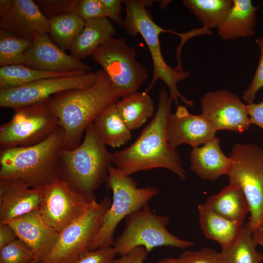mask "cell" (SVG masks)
Instances as JSON below:
<instances>
[{
	"instance_id": "obj_1",
	"label": "cell",
	"mask_w": 263,
	"mask_h": 263,
	"mask_svg": "<svg viewBox=\"0 0 263 263\" xmlns=\"http://www.w3.org/2000/svg\"><path fill=\"white\" fill-rule=\"evenodd\" d=\"M172 100L164 89L158 95L156 111L149 124L129 147L112 153V165L130 175L141 171L164 168L184 180L186 173L181 158L168 141L166 125Z\"/></svg>"
},
{
	"instance_id": "obj_2",
	"label": "cell",
	"mask_w": 263,
	"mask_h": 263,
	"mask_svg": "<svg viewBox=\"0 0 263 263\" xmlns=\"http://www.w3.org/2000/svg\"><path fill=\"white\" fill-rule=\"evenodd\" d=\"M122 98L106 73L100 70L95 83L82 89L64 91L49 99L64 135V148L73 150L81 143L83 133L107 107Z\"/></svg>"
},
{
	"instance_id": "obj_3",
	"label": "cell",
	"mask_w": 263,
	"mask_h": 263,
	"mask_svg": "<svg viewBox=\"0 0 263 263\" xmlns=\"http://www.w3.org/2000/svg\"><path fill=\"white\" fill-rule=\"evenodd\" d=\"M63 135L59 127L38 144L0 150V181H16L30 188L52 183L58 177Z\"/></svg>"
},
{
	"instance_id": "obj_4",
	"label": "cell",
	"mask_w": 263,
	"mask_h": 263,
	"mask_svg": "<svg viewBox=\"0 0 263 263\" xmlns=\"http://www.w3.org/2000/svg\"><path fill=\"white\" fill-rule=\"evenodd\" d=\"M85 132L84 139L77 147L63 150L58 178L74 190L92 197L107 181L112 153L107 150L93 123Z\"/></svg>"
},
{
	"instance_id": "obj_5",
	"label": "cell",
	"mask_w": 263,
	"mask_h": 263,
	"mask_svg": "<svg viewBox=\"0 0 263 263\" xmlns=\"http://www.w3.org/2000/svg\"><path fill=\"white\" fill-rule=\"evenodd\" d=\"M126 7V15L121 25L126 34L132 37L140 35L145 41L150 51L153 63L151 81L146 89H152L158 80L163 81L168 87L169 96L176 105L181 100L186 105L193 107L194 102L187 99L179 92L177 84L190 76L188 71H178L170 67L165 61L161 50L159 35L162 33H171V30L164 29L152 19L147 9L152 1L144 0H123Z\"/></svg>"
},
{
	"instance_id": "obj_6",
	"label": "cell",
	"mask_w": 263,
	"mask_h": 263,
	"mask_svg": "<svg viewBox=\"0 0 263 263\" xmlns=\"http://www.w3.org/2000/svg\"><path fill=\"white\" fill-rule=\"evenodd\" d=\"M106 183L113 192V201L90 251L113 246L114 234L120 222L159 194L155 187H137V183L130 175L124 174L113 165L109 168Z\"/></svg>"
},
{
	"instance_id": "obj_7",
	"label": "cell",
	"mask_w": 263,
	"mask_h": 263,
	"mask_svg": "<svg viewBox=\"0 0 263 263\" xmlns=\"http://www.w3.org/2000/svg\"><path fill=\"white\" fill-rule=\"evenodd\" d=\"M169 222L168 216L154 213L148 204L125 218L124 230L113 246L117 255L122 256L139 246L149 253L159 246L184 249L194 245L193 242L180 239L169 232Z\"/></svg>"
},
{
	"instance_id": "obj_8",
	"label": "cell",
	"mask_w": 263,
	"mask_h": 263,
	"mask_svg": "<svg viewBox=\"0 0 263 263\" xmlns=\"http://www.w3.org/2000/svg\"><path fill=\"white\" fill-rule=\"evenodd\" d=\"M111 204L107 196L93 202L80 217L59 232L54 245L39 263H76L90 251Z\"/></svg>"
},
{
	"instance_id": "obj_9",
	"label": "cell",
	"mask_w": 263,
	"mask_h": 263,
	"mask_svg": "<svg viewBox=\"0 0 263 263\" xmlns=\"http://www.w3.org/2000/svg\"><path fill=\"white\" fill-rule=\"evenodd\" d=\"M229 157L232 160L229 181L237 184L246 198L250 217L246 224L254 232L263 225V149L237 143Z\"/></svg>"
},
{
	"instance_id": "obj_10",
	"label": "cell",
	"mask_w": 263,
	"mask_h": 263,
	"mask_svg": "<svg viewBox=\"0 0 263 263\" xmlns=\"http://www.w3.org/2000/svg\"><path fill=\"white\" fill-rule=\"evenodd\" d=\"M49 99L13 109L12 119L0 128V150L38 144L59 127Z\"/></svg>"
},
{
	"instance_id": "obj_11",
	"label": "cell",
	"mask_w": 263,
	"mask_h": 263,
	"mask_svg": "<svg viewBox=\"0 0 263 263\" xmlns=\"http://www.w3.org/2000/svg\"><path fill=\"white\" fill-rule=\"evenodd\" d=\"M134 48L124 38H113L92 55L120 93L122 98L137 92L147 79L146 68L136 58Z\"/></svg>"
},
{
	"instance_id": "obj_12",
	"label": "cell",
	"mask_w": 263,
	"mask_h": 263,
	"mask_svg": "<svg viewBox=\"0 0 263 263\" xmlns=\"http://www.w3.org/2000/svg\"><path fill=\"white\" fill-rule=\"evenodd\" d=\"M73 189L58 177L43 188L38 212L44 222L60 232L80 217L96 200Z\"/></svg>"
},
{
	"instance_id": "obj_13",
	"label": "cell",
	"mask_w": 263,
	"mask_h": 263,
	"mask_svg": "<svg viewBox=\"0 0 263 263\" xmlns=\"http://www.w3.org/2000/svg\"><path fill=\"white\" fill-rule=\"evenodd\" d=\"M99 70L68 76L45 78L22 86L0 90V106L13 109L48 99L58 93L92 86Z\"/></svg>"
},
{
	"instance_id": "obj_14",
	"label": "cell",
	"mask_w": 263,
	"mask_h": 263,
	"mask_svg": "<svg viewBox=\"0 0 263 263\" xmlns=\"http://www.w3.org/2000/svg\"><path fill=\"white\" fill-rule=\"evenodd\" d=\"M200 105L202 114L217 131L226 130L241 133L249 129L246 104L228 90L207 93L201 98Z\"/></svg>"
},
{
	"instance_id": "obj_15",
	"label": "cell",
	"mask_w": 263,
	"mask_h": 263,
	"mask_svg": "<svg viewBox=\"0 0 263 263\" xmlns=\"http://www.w3.org/2000/svg\"><path fill=\"white\" fill-rule=\"evenodd\" d=\"M0 29L33 42L49 32V20L32 0H0Z\"/></svg>"
},
{
	"instance_id": "obj_16",
	"label": "cell",
	"mask_w": 263,
	"mask_h": 263,
	"mask_svg": "<svg viewBox=\"0 0 263 263\" xmlns=\"http://www.w3.org/2000/svg\"><path fill=\"white\" fill-rule=\"evenodd\" d=\"M217 130L201 113H190L183 105H178L175 113L167 119L166 134L169 145L174 148L187 144L199 147L215 137Z\"/></svg>"
},
{
	"instance_id": "obj_17",
	"label": "cell",
	"mask_w": 263,
	"mask_h": 263,
	"mask_svg": "<svg viewBox=\"0 0 263 263\" xmlns=\"http://www.w3.org/2000/svg\"><path fill=\"white\" fill-rule=\"evenodd\" d=\"M24 65L51 72L91 71V68L65 53L52 40L48 34H43L33 42L24 54Z\"/></svg>"
},
{
	"instance_id": "obj_18",
	"label": "cell",
	"mask_w": 263,
	"mask_h": 263,
	"mask_svg": "<svg viewBox=\"0 0 263 263\" xmlns=\"http://www.w3.org/2000/svg\"><path fill=\"white\" fill-rule=\"evenodd\" d=\"M43 187L30 188L16 181H0V222L39 210Z\"/></svg>"
},
{
	"instance_id": "obj_19",
	"label": "cell",
	"mask_w": 263,
	"mask_h": 263,
	"mask_svg": "<svg viewBox=\"0 0 263 263\" xmlns=\"http://www.w3.org/2000/svg\"><path fill=\"white\" fill-rule=\"evenodd\" d=\"M7 223L18 238L30 248L35 259L39 261L51 250L59 234L44 222L38 210L13 219Z\"/></svg>"
},
{
	"instance_id": "obj_20",
	"label": "cell",
	"mask_w": 263,
	"mask_h": 263,
	"mask_svg": "<svg viewBox=\"0 0 263 263\" xmlns=\"http://www.w3.org/2000/svg\"><path fill=\"white\" fill-rule=\"evenodd\" d=\"M190 169L202 179L214 181L228 174L231 159L220 148L219 138L215 137L190 152Z\"/></svg>"
},
{
	"instance_id": "obj_21",
	"label": "cell",
	"mask_w": 263,
	"mask_h": 263,
	"mask_svg": "<svg viewBox=\"0 0 263 263\" xmlns=\"http://www.w3.org/2000/svg\"><path fill=\"white\" fill-rule=\"evenodd\" d=\"M259 8L250 0H233L231 8L217 28L219 36L225 40L253 36Z\"/></svg>"
},
{
	"instance_id": "obj_22",
	"label": "cell",
	"mask_w": 263,
	"mask_h": 263,
	"mask_svg": "<svg viewBox=\"0 0 263 263\" xmlns=\"http://www.w3.org/2000/svg\"><path fill=\"white\" fill-rule=\"evenodd\" d=\"M115 33L113 23L107 17L86 20L82 32L72 44L70 55L79 59L92 56Z\"/></svg>"
},
{
	"instance_id": "obj_23",
	"label": "cell",
	"mask_w": 263,
	"mask_h": 263,
	"mask_svg": "<svg viewBox=\"0 0 263 263\" xmlns=\"http://www.w3.org/2000/svg\"><path fill=\"white\" fill-rule=\"evenodd\" d=\"M204 204L216 214L243 224L249 213V205L243 190L230 181L219 192L208 197Z\"/></svg>"
},
{
	"instance_id": "obj_24",
	"label": "cell",
	"mask_w": 263,
	"mask_h": 263,
	"mask_svg": "<svg viewBox=\"0 0 263 263\" xmlns=\"http://www.w3.org/2000/svg\"><path fill=\"white\" fill-rule=\"evenodd\" d=\"M198 211L203 234L206 238L218 243L222 248L233 242L244 225L216 214L204 203L198 206Z\"/></svg>"
},
{
	"instance_id": "obj_25",
	"label": "cell",
	"mask_w": 263,
	"mask_h": 263,
	"mask_svg": "<svg viewBox=\"0 0 263 263\" xmlns=\"http://www.w3.org/2000/svg\"><path fill=\"white\" fill-rule=\"evenodd\" d=\"M115 104L105 109L93 123L104 144L113 148L124 145L132 138L131 131L122 120Z\"/></svg>"
},
{
	"instance_id": "obj_26",
	"label": "cell",
	"mask_w": 263,
	"mask_h": 263,
	"mask_svg": "<svg viewBox=\"0 0 263 263\" xmlns=\"http://www.w3.org/2000/svg\"><path fill=\"white\" fill-rule=\"evenodd\" d=\"M115 105L131 131L141 127L154 113V102L146 91L136 92L122 97Z\"/></svg>"
},
{
	"instance_id": "obj_27",
	"label": "cell",
	"mask_w": 263,
	"mask_h": 263,
	"mask_svg": "<svg viewBox=\"0 0 263 263\" xmlns=\"http://www.w3.org/2000/svg\"><path fill=\"white\" fill-rule=\"evenodd\" d=\"M86 72H46L22 65L2 66L0 68V90L17 87L45 78L74 76Z\"/></svg>"
},
{
	"instance_id": "obj_28",
	"label": "cell",
	"mask_w": 263,
	"mask_h": 263,
	"mask_svg": "<svg viewBox=\"0 0 263 263\" xmlns=\"http://www.w3.org/2000/svg\"><path fill=\"white\" fill-rule=\"evenodd\" d=\"M253 232L244 224L227 246L222 248L223 263H261L263 255L257 251L258 245L252 237Z\"/></svg>"
},
{
	"instance_id": "obj_29",
	"label": "cell",
	"mask_w": 263,
	"mask_h": 263,
	"mask_svg": "<svg viewBox=\"0 0 263 263\" xmlns=\"http://www.w3.org/2000/svg\"><path fill=\"white\" fill-rule=\"evenodd\" d=\"M49 20L48 34L54 43L64 52L70 50L85 24V21L75 13L53 17Z\"/></svg>"
},
{
	"instance_id": "obj_30",
	"label": "cell",
	"mask_w": 263,
	"mask_h": 263,
	"mask_svg": "<svg viewBox=\"0 0 263 263\" xmlns=\"http://www.w3.org/2000/svg\"><path fill=\"white\" fill-rule=\"evenodd\" d=\"M184 5L208 29L218 28L233 4V0H184Z\"/></svg>"
},
{
	"instance_id": "obj_31",
	"label": "cell",
	"mask_w": 263,
	"mask_h": 263,
	"mask_svg": "<svg viewBox=\"0 0 263 263\" xmlns=\"http://www.w3.org/2000/svg\"><path fill=\"white\" fill-rule=\"evenodd\" d=\"M32 42L0 29V66L24 65V54Z\"/></svg>"
},
{
	"instance_id": "obj_32",
	"label": "cell",
	"mask_w": 263,
	"mask_h": 263,
	"mask_svg": "<svg viewBox=\"0 0 263 263\" xmlns=\"http://www.w3.org/2000/svg\"><path fill=\"white\" fill-rule=\"evenodd\" d=\"M34 260L30 248L18 238L0 249V263H31Z\"/></svg>"
},
{
	"instance_id": "obj_33",
	"label": "cell",
	"mask_w": 263,
	"mask_h": 263,
	"mask_svg": "<svg viewBox=\"0 0 263 263\" xmlns=\"http://www.w3.org/2000/svg\"><path fill=\"white\" fill-rule=\"evenodd\" d=\"M79 0H34L43 15L48 19L62 15L74 13Z\"/></svg>"
},
{
	"instance_id": "obj_34",
	"label": "cell",
	"mask_w": 263,
	"mask_h": 263,
	"mask_svg": "<svg viewBox=\"0 0 263 263\" xmlns=\"http://www.w3.org/2000/svg\"><path fill=\"white\" fill-rule=\"evenodd\" d=\"M255 41L259 47L260 56L253 78L243 94L242 99L246 104L254 102L257 93L263 88V36L257 38Z\"/></svg>"
},
{
	"instance_id": "obj_35",
	"label": "cell",
	"mask_w": 263,
	"mask_h": 263,
	"mask_svg": "<svg viewBox=\"0 0 263 263\" xmlns=\"http://www.w3.org/2000/svg\"><path fill=\"white\" fill-rule=\"evenodd\" d=\"M177 259L179 263H223L221 252L208 247L198 251L186 250Z\"/></svg>"
},
{
	"instance_id": "obj_36",
	"label": "cell",
	"mask_w": 263,
	"mask_h": 263,
	"mask_svg": "<svg viewBox=\"0 0 263 263\" xmlns=\"http://www.w3.org/2000/svg\"><path fill=\"white\" fill-rule=\"evenodd\" d=\"M74 13L85 21L101 17H107L106 8L101 0H79Z\"/></svg>"
},
{
	"instance_id": "obj_37",
	"label": "cell",
	"mask_w": 263,
	"mask_h": 263,
	"mask_svg": "<svg viewBox=\"0 0 263 263\" xmlns=\"http://www.w3.org/2000/svg\"><path fill=\"white\" fill-rule=\"evenodd\" d=\"M117 255L113 246L100 248L88 251L75 263H113Z\"/></svg>"
},
{
	"instance_id": "obj_38",
	"label": "cell",
	"mask_w": 263,
	"mask_h": 263,
	"mask_svg": "<svg viewBox=\"0 0 263 263\" xmlns=\"http://www.w3.org/2000/svg\"><path fill=\"white\" fill-rule=\"evenodd\" d=\"M107 12L108 18L113 23L121 26L123 21L122 18V3L120 0H101Z\"/></svg>"
},
{
	"instance_id": "obj_39",
	"label": "cell",
	"mask_w": 263,
	"mask_h": 263,
	"mask_svg": "<svg viewBox=\"0 0 263 263\" xmlns=\"http://www.w3.org/2000/svg\"><path fill=\"white\" fill-rule=\"evenodd\" d=\"M211 31L210 29H208L206 27L203 26V27L198 29H195L191 30L187 33H179L177 36H179L181 39V42L180 45L178 46L176 50V57L178 61L177 66L175 67L176 70L179 71H183V67L181 64V59L180 57V54L182 48L184 43L188 39L201 35H210Z\"/></svg>"
},
{
	"instance_id": "obj_40",
	"label": "cell",
	"mask_w": 263,
	"mask_h": 263,
	"mask_svg": "<svg viewBox=\"0 0 263 263\" xmlns=\"http://www.w3.org/2000/svg\"><path fill=\"white\" fill-rule=\"evenodd\" d=\"M148 252L143 246L135 248L126 255L116 259L113 263H144Z\"/></svg>"
},
{
	"instance_id": "obj_41",
	"label": "cell",
	"mask_w": 263,
	"mask_h": 263,
	"mask_svg": "<svg viewBox=\"0 0 263 263\" xmlns=\"http://www.w3.org/2000/svg\"><path fill=\"white\" fill-rule=\"evenodd\" d=\"M246 110L251 124H254L263 130V101L255 103L246 104Z\"/></svg>"
},
{
	"instance_id": "obj_42",
	"label": "cell",
	"mask_w": 263,
	"mask_h": 263,
	"mask_svg": "<svg viewBox=\"0 0 263 263\" xmlns=\"http://www.w3.org/2000/svg\"><path fill=\"white\" fill-rule=\"evenodd\" d=\"M18 239L12 228L7 223L0 222V249Z\"/></svg>"
},
{
	"instance_id": "obj_43",
	"label": "cell",
	"mask_w": 263,
	"mask_h": 263,
	"mask_svg": "<svg viewBox=\"0 0 263 263\" xmlns=\"http://www.w3.org/2000/svg\"><path fill=\"white\" fill-rule=\"evenodd\" d=\"M252 237L257 244L263 247V226L257 228L253 233Z\"/></svg>"
},
{
	"instance_id": "obj_44",
	"label": "cell",
	"mask_w": 263,
	"mask_h": 263,
	"mask_svg": "<svg viewBox=\"0 0 263 263\" xmlns=\"http://www.w3.org/2000/svg\"><path fill=\"white\" fill-rule=\"evenodd\" d=\"M157 263H179L177 258L166 257L159 260Z\"/></svg>"
},
{
	"instance_id": "obj_45",
	"label": "cell",
	"mask_w": 263,
	"mask_h": 263,
	"mask_svg": "<svg viewBox=\"0 0 263 263\" xmlns=\"http://www.w3.org/2000/svg\"><path fill=\"white\" fill-rule=\"evenodd\" d=\"M31 263H39V261L38 260H34Z\"/></svg>"
},
{
	"instance_id": "obj_46",
	"label": "cell",
	"mask_w": 263,
	"mask_h": 263,
	"mask_svg": "<svg viewBox=\"0 0 263 263\" xmlns=\"http://www.w3.org/2000/svg\"></svg>"
}]
</instances>
